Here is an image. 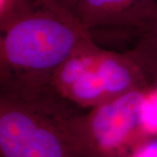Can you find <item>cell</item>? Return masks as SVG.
I'll return each mask as SVG.
<instances>
[{
    "instance_id": "6da1fadb",
    "label": "cell",
    "mask_w": 157,
    "mask_h": 157,
    "mask_svg": "<svg viewBox=\"0 0 157 157\" xmlns=\"http://www.w3.org/2000/svg\"><path fill=\"white\" fill-rule=\"evenodd\" d=\"M0 39V95L52 113L68 109L52 88L58 68L96 44L73 14L38 6L17 20Z\"/></svg>"
},
{
    "instance_id": "7a4b0ae2",
    "label": "cell",
    "mask_w": 157,
    "mask_h": 157,
    "mask_svg": "<svg viewBox=\"0 0 157 157\" xmlns=\"http://www.w3.org/2000/svg\"><path fill=\"white\" fill-rule=\"evenodd\" d=\"M52 88L68 104L92 109L149 88V81L128 51L115 52L95 45L70 57L58 68Z\"/></svg>"
},
{
    "instance_id": "3957f363",
    "label": "cell",
    "mask_w": 157,
    "mask_h": 157,
    "mask_svg": "<svg viewBox=\"0 0 157 157\" xmlns=\"http://www.w3.org/2000/svg\"><path fill=\"white\" fill-rule=\"evenodd\" d=\"M149 88L136 90L90 109L55 118L68 141L82 157H128L150 132L145 120Z\"/></svg>"
},
{
    "instance_id": "277c9868",
    "label": "cell",
    "mask_w": 157,
    "mask_h": 157,
    "mask_svg": "<svg viewBox=\"0 0 157 157\" xmlns=\"http://www.w3.org/2000/svg\"><path fill=\"white\" fill-rule=\"evenodd\" d=\"M0 157H82L55 118L42 108L0 95Z\"/></svg>"
},
{
    "instance_id": "5b68a950",
    "label": "cell",
    "mask_w": 157,
    "mask_h": 157,
    "mask_svg": "<svg viewBox=\"0 0 157 157\" xmlns=\"http://www.w3.org/2000/svg\"><path fill=\"white\" fill-rule=\"evenodd\" d=\"M73 15L90 33L113 28L139 35L157 20V0H78Z\"/></svg>"
},
{
    "instance_id": "8992f818",
    "label": "cell",
    "mask_w": 157,
    "mask_h": 157,
    "mask_svg": "<svg viewBox=\"0 0 157 157\" xmlns=\"http://www.w3.org/2000/svg\"><path fill=\"white\" fill-rule=\"evenodd\" d=\"M138 38L128 52L140 65L149 83L157 82V20L140 33Z\"/></svg>"
},
{
    "instance_id": "52a82bcc",
    "label": "cell",
    "mask_w": 157,
    "mask_h": 157,
    "mask_svg": "<svg viewBox=\"0 0 157 157\" xmlns=\"http://www.w3.org/2000/svg\"><path fill=\"white\" fill-rule=\"evenodd\" d=\"M36 7V0H0L1 33L33 12Z\"/></svg>"
},
{
    "instance_id": "ba28073f",
    "label": "cell",
    "mask_w": 157,
    "mask_h": 157,
    "mask_svg": "<svg viewBox=\"0 0 157 157\" xmlns=\"http://www.w3.org/2000/svg\"><path fill=\"white\" fill-rule=\"evenodd\" d=\"M128 157H157V132H148L142 136Z\"/></svg>"
},
{
    "instance_id": "9c48e42d",
    "label": "cell",
    "mask_w": 157,
    "mask_h": 157,
    "mask_svg": "<svg viewBox=\"0 0 157 157\" xmlns=\"http://www.w3.org/2000/svg\"><path fill=\"white\" fill-rule=\"evenodd\" d=\"M77 2L78 0H36V5L37 6L54 7L73 14Z\"/></svg>"
}]
</instances>
